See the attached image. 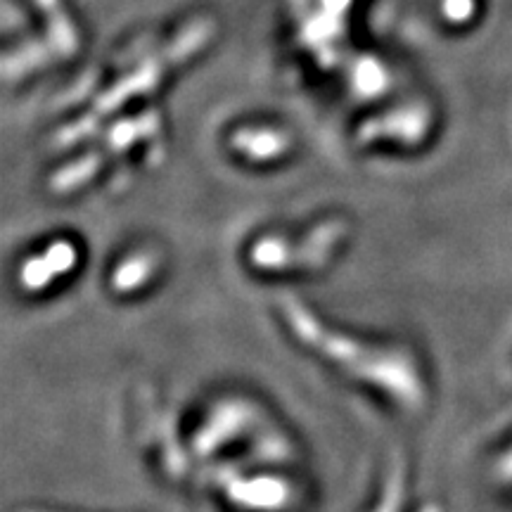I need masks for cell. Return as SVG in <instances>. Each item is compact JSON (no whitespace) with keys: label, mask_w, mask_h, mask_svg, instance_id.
I'll use <instances>...</instances> for the list:
<instances>
[{"label":"cell","mask_w":512,"mask_h":512,"mask_svg":"<svg viewBox=\"0 0 512 512\" xmlns=\"http://www.w3.org/2000/svg\"><path fill=\"white\" fill-rule=\"evenodd\" d=\"M155 271L157 259L150 252L128 256V259L121 261L119 268L112 275V290H117L121 294L138 290V287H143L147 280L155 275Z\"/></svg>","instance_id":"5"},{"label":"cell","mask_w":512,"mask_h":512,"mask_svg":"<svg viewBox=\"0 0 512 512\" xmlns=\"http://www.w3.org/2000/svg\"><path fill=\"white\" fill-rule=\"evenodd\" d=\"M235 503L254 510H278L287 501V484L273 477H256L230 486Z\"/></svg>","instance_id":"4"},{"label":"cell","mask_w":512,"mask_h":512,"mask_svg":"<svg viewBox=\"0 0 512 512\" xmlns=\"http://www.w3.org/2000/svg\"><path fill=\"white\" fill-rule=\"evenodd\" d=\"M422 512H441V510L437 508V505H430V508H425Z\"/></svg>","instance_id":"6"},{"label":"cell","mask_w":512,"mask_h":512,"mask_svg":"<svg viewBox=\"0 0 512 512\" xmlns=\"http://www.w3.org/2000/svg\"><path fill=\"white\" fill-rule=\"evenodd\" d=\"M76 249L72 242L57 240L50 245L43 254L31 256V259L24 261L22 271H19V280H22V287L29 292L46 290V287L53 283L55 278L69 273L76 264Z\"/></svg>","instance_id":"3"},{"label":"cell","mask_w":512,"mask_h":512,"mask_svg":"<svg viewBox=\"0 0 512 512\" xmlns=\"http://www.w3.org/2000/svg\"><path fill=\"white\" fill-rule=\"evenodd\" d=\"M280 311L287 318V325L306 347L318 351L328 361L337 363L358 380L375 384L377 389L387 392L394 401H399L408 411H420L425 403V382L413 356L399 349L366 347L347 335L330 330L323 325L299 299L285 297L278 299Z\"/></svg>","instance_id":"1"},{"label":"cell","mask_w":512,"mask_h":512,"mask_svg":"<svg viewBox=\"0 0 512 512\" xmlns=\"http://www.w3.org/2000/svg\"><path fill=\"white\" fill-rule=\"evenodd\" d=\"M347 235L342 221H330L318 226L304 240L264 238L252 247V264L261 271H304V268H323L335 245Z\"/></svg>","instance_id":"2"}]
</instances>
